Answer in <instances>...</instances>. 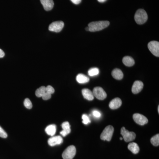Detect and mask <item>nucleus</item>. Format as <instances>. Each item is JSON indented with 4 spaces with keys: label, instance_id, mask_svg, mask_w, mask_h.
Listing matches in <instances>:
<instances>
[{
    "label": "nucleus",
    "instance_id": "393cba45",
    "mask_svg": "<svg viewBox=\"0 0 159 159\" xmlns=\"http://www.w3.org/2000/svg\"><path fill=\"white\" fill-rule=\"evenodd\" d=\"M82 119H83L82 122L84 124H85V125L88 124L89 123H90L91 122L89 118V117L88 116L86 115H85V114L83 115Z\"/></svg>",
    "mask_w": 159,
    "mask_h": 159
},
{
    "label": "nucleus",
    "instance_id": "5701e85b",
    "mask_svg": "<svg viewBox=\"0 0 159 159\" xmlns=\"http://www.w3.org/2000/svg\"><path fill=\"white\" fill-rule=\"evenodd\" d=\"M89 75L91 77L96 76L99 74V70L97 68H93L89 70Z\"/></svg>",
    "mask_w": 159,
    "mask_h": 159
},
{
    "label": "nucleus",
    "instance_id": "4be33fe9",
    "mask_svg": "<svg viewBox=\"0 0 159 159\" xmlns=\"http://www.w3.org/2000/svg\"><path fill=\"white\" fill-rule=\"evenodd\" d=\"M151 142L152 144L155 146H158L159 145V134L155 135L151 139Z\"/></svg>",
    "mask_w": 159,
    "mask_h": 159
},
{
    "label": "nucleus",
    "instance_id": "2f4dec72",
    "mask_svg": "<svg viewBox=\"0 0 159 159\" xmlns=\"http://www.w3.org/2000/svg\"><path fill=\"white\" fill-rule=\"evenodd\" d=\"M106 1L107 0H98V2L101 3L104 2Z\"/></svg>",
    "mask_w": 159,
    "mask_h": 159
},
{
    "label": "nucleus",
    "instance_id": "f03ea898",
    "mask_svg": "<svg viewBox=\"0 0 159 159\" xmlns=\"http://www.w3.org/2000/svg\"><path fill=\"white\" fill-rule=\"evenodd\" d=\"M134 19L137 24L142 25L146 22L148 20V15L144 9H139L135 14Z\"/></svg>",
    "mask_w": 159,
    "mask_h": 159
},
{
    "label": "nucleus",
    "instance_id": "72a5a7b5",
    "mask_svg": "<svg viewBox=\"0 0 159 159\" xmlns=\"http://www.w3.org/2000/svg\"><path fill=\"white\" fill-rule=\"evenodd\" d=\"M120 139L121 140H122V139H123V138H121H121H120Z\"/></svg>",
    "mask_w": 159,
    "mask_h": 159
},
{
    "label": "nucleus",
    "instance_id": "2eb2a0df",
    "mask_svg": "<svg viewBox=\"0 0 159 159\" xmlns=\"http://www.w3.org/2000/svg\"><path fill=\"white\" fill-rule=\"evenodd\" d=\"M82 93L84 97L87 100H93L94 96L93 92L88 89H84L82 90Z\"/></svg>",
    "mask_w": 159,
    "mask_h": 159
},
{
    "label": "nucleus",
    "instance_id": "a211bd4d",
    "mask_svg": "<svg viewBox=\"0 0 159 159\" xmlns=\"http://www.w3.org/2000/svg\"><path fill=\"white\" fill-rule=\"evenodd\" d=\"M122 62L125 66L130 67L134 65L135 61L133 58L130 56H125L122 59Z\"/></svg>",
    "mask_w": 159,
    "mask_h": 159
},
{
    "label": "nucleus",
    "instance_id": "39448f33",
    "mask_svg": "<svg viewBox=\"0 0 159 159\" xmlns=\"http://www.w3.org/2000/svg\"><path fill=\"white\" fill-rule=\"evenodd\" d=\"M76 154V148L74 145H70L63 152L62 157L63 159H73Z\"/></svg>",
    "mask_w": 159,
    "mask_h": 159
},
{
    "label": "nucleus",
    "instance_id": "20e7f679",
    "mask_svg": "<svg viewBox=\"0 0 159 159\" xmlns=\"http://www.w3.org/2000/svg\"><path fill=\"white\" fill-rule=\"evenodd\" d=\"M121 134L125 142H128L134 141L135 139L136 134L133 132H129L124 127L121 129Z\"/></svg>",
    "mask_w": 159,
    "mask_h": 159
},
{
    "label": "nucleus",
    "instance_id": "4468645a",
    "mask_svg": "<svg viewBox=\"0 0 159 159\" xmlns=\"http://www.w3.org/2000/svg\"><path fill=\"white\" fill-rule=\"evenodd\" d=\"M62 130L60 132V134L63 137H66L71 132L70 125L69 122H63L61 125Z\"/></svg>",
    "mask_w": 159,
    "mask_h": 159
},
{
    "label": "nucleus",
    "instance_id": "9d476101",
    "mask_svg": "<svg viewBox=\"0 0 159 159\" xmlns=\"http://www.w3.org/2000/svg\"><path fill=\"white\" fill-rule=\"evenodd\" d=\"M62 137L60 136L51 137L48 140V143L51 146H54L56 145H61L63 142Z\"/></svg>",
    "mask_w": 159,
    "mask_h": 159
},
{
    "label": "nucleus",
    "instance_id": "aec40b11",
    "mask_svg": "<svg viewBox=\"0 0 159 159\" xmlns=\"http://www.w3.org/2000/svg\"><path fill=\"white\" fill-rule=\"evenodd\" d=\"M77 82L80 84H85L89 81V78L83 74H79L76 77Z\"/></svg>",
    "mask_w": 159,
    "mask_h": 159
},
{
    "label": "nucleus",
    "instance_id": "f8f14e48",
    "mask_svg": "<svg viewBox=\"0 0 159 159\" xmlns=\"http://www.w3.org/2000/svg\"><path fill=\"white\" fill-rule=\"evenodd\" d=\"M122 104V100L119 98H115L111 101L109 103L110 108L111 109H117L120 107Z\"/></svg>",
    "mask_w": 159,
    "mask_h": 159
},
{
    "label": "nucleus",
    "instance_id": "f257e3e1",
    "mask_svg": "<svg viewBox=\"0 0 159 159\" xmlns=\"http://www.w3.org/2000/svg\"><path fill=\"white\" fill-rule=\"evenodd\" d=\"M109 25L110 22L108 21L93 22L89 24V31L95 32L101 31L108 27Z\"/></svg>",
    "mask_w": 159,
    "mask_h": 159
},
{
    "label": "nucleus",
    "instance_id": "9b49d317",
    "mask_svg": "<svg viewBox=\"0 0 159 159\" xmlns=\"http://www.w3.org/2000/svg\"><path fill=\"white\" fill-rule=\"evenodd\" d=\"M143 87H144V84L142 81L137 80L134 82L132 88V92L134 94L139 93L142 90Z\"/></svg>",
    "mask_w": 159,
    "mask_h": 159
},
{
    "label": "nucleus",
    "instance_id": "1a4fd4ad",
    "mask_svg": "<svg viewBox=\"0 0 159 159\" xmlns=\"http://www.w3.org/2000/svg\"><path fill=\"white\" fill-rule=\"evenodd\" d=\"M133 117L135 122L139 125H143L148 123V120L147 118L141 114H134Z\"/></svg>",
    "mask_w": 159,
    "mask_h": 159
},
{
    "label": "nucleus",
    "instance_id": "f3484780",
    "mask_svg": "<svg viewBox=\"0 0 159 159\" xmlns=\"http://www.w3.org/2000/svg\"><path fill=\"white\" fill-rule=\"evenodd\" d=\"M128 148L132 153L136 154L139 153L140 148L139 145L135 142H131L128 145Z\"/></svg>",
    "mask_w": 159,
    "mask_h": 159
},
{
    "label": "nucleus",
    "instance_id": "7ed1b4c3",
    "mask_svg": "<svg viewBox=\"0 0 159 159\" xmlns=\"http://www.w3.org/2000/svg\"><path fill=\"white\" fill-rule=\"evenodd\" d=\"M114 131V127L111 125L107 126L100 135V139L103 141L110 142L112 137Z\"/></svg>",
    "mask_w": 159,
    "mask_h": 159
},
{
    "label": "nucleus",
    "instance_id": "0eeeda50",
    "mask_svg": "<svg viewBox=\"0 0 159 159\" xmlns=\"http://www.w3.org/2000/svg\"><path fill=\"white\" fill-rule=\"evenodd\" d=\"M93 94L94 97H96L97 99L99 100H103L106 98V93L103 89L99 87H95L93 90Z\"/></svg>",
    "mask_w": 159,
    "mask_h": 159
},
{
    "label": "nucleus",
    "instance_id": "473e14b6",
    "mask_svg": "<svg viewBox=\"0 0 159 159\" xmlns=\"http://www.w3.org/2000/svg\"><path fill=\"white\" fill-rule=\"evenodd\" d=\"M85 29H86V31H89V27H86V28Z\"/></svg>",
    "mask_w": 159,
    "mask_h": 159
},
{
    "label": "nucleus",
    "instance_id": "b1692460",
    "mask_svg": "<svg viewBox=\"0 0 159 159\" xmlns=\"http://www.w3.org/2000/svg\"><path fill=\"white\" fill-rule=\"evenodd\" d=\"M24 105L26 108L30 109L32 107V104L31 100L28 98H26L24 101Z\"/></svg>",
    "mask_w": 159,
    "mask_h": 159
},
{
    "label": "nucleus",
    "instance_id": "423d86ee",
    "mask_svg": "<svg viewBox=\"0 0 159 159\" xmlns=\"http://www.w3.org/2000/svg\"><path fill=\"white\" fill-rule=\"evenodd\" d=\"M64 23L62 21H57L51 23L49 25V30L55 32H59L62 30Z\"/></svg>",
    "mask_w": 159,
    "mask_h": 159
},
{
    "label": "nucleus",
    "instance_id": "c85d7f7f",
    "mask_svg": "<svg viewBox=\"0 0 159 159\" xmlns=\"http://www.w3.org/2000/svg\"><path fill=\"white\" fill-rule=\"evenodd\" d=\"M93 116H94L95 118H99L101 117V114L100 113V112L97 110H94L93 112Z\"/></svg>",
    "mask_w": 159,
    "mask_h": 159
},
{
    "label": "nucleus",
    "instance_id": "412c9836",
    "mask_svg": "<svg viewBox=\"0 0 159 159\" xmlns=\"http://www.w3.org/2000/svg\"><path fill=\"white\" fill-rule=\"evenodd\" d=\"M46 92V87L42 86L38 89L35 92V95L38 97H42Z\"/></svg>",
    "mask_w": 159,
    "mask_h": 159
},
{
    "label": "nucleus",
    "instance_id": "f704fd0d",
    "mask_svg": "<svg viewBox=\"0 0 159 159\" xmlns=\"http://www.w3.org/2000/svg\"><path fill=\"white\" fill-rule=\"evenodd\" d=\"M159 107L158 106V112H159Z\"/></svg>",
    "mask_w": 159,
    "mask_h": 159
},
{
    "label": "nucleus",
    "instance_id": "7c9ffc66",
    "mask_svg": "<svg viewBox=\"0 0 159 159\" xmlns=\"http://www.w3.org/2000/svg\"><path fill=\"white\" fill-rule=\"evenodd\" d=\"M5 53L4 51L0 49V58H2V57H4L5 56Z\"/></svg>",
    "mask_w": 159,
    "mask_h": 159
},
{
    "label": "nucleus",
    "instance_id": "6ab92c4d",
    "mask_svg": "<svg viewBox=\"0 0 159 159\" xmlns=\"http://www.w3.org/2000/svg\"><path fill=\"white\" fill-rule=\"evenodd\" d=\"M56 131V126L54 124L50 125L46 127L45 132L49 135L53 136Z\"/></svg>",
    "mask_w": 159,
    "mask_h": 159
},
{
    "label": "nucleus",
    "instance_id": "bb28decb",
    "mask_svg": "<svg viewBox=\"0 0 159 159\" xmlns=\"http://www.w3.org/2000/svg\"><path fill=\"white\" fill-rule=\"evenodd\" d=\"M54 89L51 85H48L46 87V92L51 94L54 93Z\"/></svg>",
    "mask_w": 159,
    "mask_h": 159
},
{
    "label": "nucleus",
    "instance_id": "6e6552de",
    "mask_svg": "<svg viewBox=\"0 0 159 159\" xmlns=\"http://www.w3.org/2000/svg\"><path fill=\"white\" fill-rule=\"evenodd\" d=\"M148 48L150 52L155 56L159 57V43L156 41H152L148 43Z\"/></svg>",
    "mask_w": 159,
    "mask_h": 159
},
{
    "label": "nucleus",
    "instance_id": "cd10ccee",
    "mask_svg": "<svg viewBox=\"0 0 159 159\" xmlns=\"http://www.w3.org/2000/svg\"><path fill=\"white\" fill-rule=\"evenodd\" d=\"M42 97L43 99L44 100H48L51 99V94L48 93L46 92L43 95Z\"/></svg>",
    "mask_w": 159,
    "mask_h": 159
},
{
    "label": "nucleus",
    "instance_id": "dca6fc26",
    "mask_svg": "<svg viewBox=\"0 0 159 159\" xmlns=\"http://www.w3.org/2000/svg\"><path fill=\"white\" fill-rule=\"evenodd\" d=\"M111 75L115 79L118 80L122 79L123 77V73L120 69H114L112 72Z\"/></svg>",
    "mask_w": 159,
    "mask_h": 159
},
{
    "label": "nucleus",
    "instance_id": "ddd939ff",
    "mask_svg": "<svg viewBox=\"0 0 159 159\" xmlns=\"http://www.w3.org/2000/svg\"><path fill=\"white\" fill-rule=\"evenodd\" d=\"M40 2L46 11H50L54 7L53 0H40Z\"/></svg>",
    "mask_w": 159,
    "mask_h": 159
},
{
    "label": "nucleus",
    "instance_id": "a878e982",
    "mask_svg": "<svg viewBox=\"0 0 159 159\" xmlns=\"http://www.w3.org/2000/svg\"><path fill=\"white\" fill-rule=\"evenodd\" d=\"M8 136L7 134L6 133V131L2 128V127L0 126V137L2 138L6 139Z\"/></svg>",
    "mask_w": 159,
    "mask_h": 159
},
{
    "label": "nucleus",
    "instance_id": "c756f323",
    "mask_svg": "<svg viewBox=\"0 0 159 159\" xmlns=\"http://www.w3.org/2000/svg\"><path fill=\"white\" fill-rule=\"evenodd\" d=\"M71 1L74 4L78 5V4L81 2V0H71Z\"/></svg>",
    "mask_w": 159,
    "mask_h": 159
}]
</instances>
